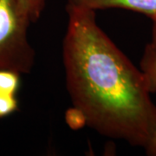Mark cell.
Returning <instances> with one entry per match:
<instances>
[{
  "label": "cell",
  "mask_w": 156,
  "mask_h": 156,
  "mask_svg": "<svg viewBox=\"0 0 156 156\" xmlns=\"http://www.w3.org/2000/svg\"><path fill=\"white\" fill-rule=\"evenodd\" d=\"M66 11L62 59L73 105L97 133L144 147L156 125V105L143 74L98 25L95 11Z\"/></svg>",
  "instance_id": "obj_1"
},
{
  "label": "cell",
  "mask_w": 156,
  "mask_h": 156,
  "mask_svg": "<svg viewBox=\"0 0 156 156\" xmlns=\"http://www.w3.org/2000/svg\"><path fill=\"white\" fill-rule=\"evenodd\" d=\"M30 23L20 15L16 0H0V69L29 74L36 53L28 39Z\"/></svg>",
  "instance_id": "obj_2"
},
{
  "label": "cell",
  "mask_w": 156,
  "mask_h": 156,
  "mask_svg": "<svg viewBox=\"0 0 156 156\" xmlns=\"http://www.w3.org/2000/svg\"><path fill=\"white\" fill-rule=\"evenodd\" d=\"M67 5L92 11L124 9L145 15L150 19L156 17V0H67Z\"/></svg>",
  "instance_id": "obj_3"
},
{
  "label": "cell",
  "mask_w": 156,
  "mask_h": 156,
  "mask_svg": "<svg viewBox=\"0 0 156 156\" xmlns=\"http://www.w3.org/2000/svg\"><path fill=\"white\" fill-rule=\"evenodd\" d=\"M146 87L150 94L156 92V48L150 43L146 45L140 61Z\"/></svg>",
  "instance_id": "obj_4"
},
{
  "label": "cell",
  "mask_w": 156,
  "mask_h": 156,
  "mask_svg": "<svg viewBox=\"0 0 156 156\" xmlns=\"http://www.w3.org/2000/svg\"><path fill=\"white\" fill-rule=\"evenodd\" d=\"M46 0H16L20 15L29 22L36 23L39 20L45 7Z\"/></svg>",
  "instance_id": "obj_5"
},
{
  "label": "cell",
  "mask_w": 156,
  "mask_h": 156,
  "mask_svg": "<svg viewBox=\"0 0 156 156\" xmlns=\"http://www.w3.org/2000/svg\"><path fill=\"white\" fill-rule=\"evenodd\" d=\"M21 74L9 69H0V93L17 95L20 88Z\"/></svg>",
  "instance_id": "obj_6"
},
{
  "label": "cell",
  "mask_w": 156,
  "mask_h": 156,
  "mask_svg": "<svg viewBox=\"0 0 156 156\" xmlns=\"http://www.w3.org/2000/svg\"><path fill=\"white\" fill-rule=\"evenodd\" d=\"M64 119L68 127L75 131L80 130L87 126V117L84 112L74 105L65 111Z\"/></svg>",
  "instance_id": "obj_7"
},
{
  "label": "cell",
  "mask_w": 156,
  "mask_h": 156,
  "mask_svg": "<svg viewBox=\"0 0 156 156\" xmlns=\"http://www.w3.org/2000/svg\"><path fill=\"white\" fill-rule=\"evenodd\" d=\"M19 109L17 95L0 93V119L5 118Z\"/></svg>",
  "instance_id": "obj_8"
},
{
  "label": "cell",
  "mask_w": 156,
  "mask_h": 156,
  "mask_svg": "<svg viewBox=\"0 0 156 156\" xmlns=\"http://www.w3.org/2000/svg\"><path fill=\"white\" fill-rule=\"evenodd\" d=\"M143 148L145 149L147 155L156 156V125Z\"/></svg>",
  "instance_id": "obj_9"
},
{
  "label": "cell",
  "mask_w": 156,
  "mask_h": 156,
  "mask_svg": "<svg viewBox=\"0 0 156 156\" xmlns=\"http://www.w3.org/2000/svg\"><path fill=\"white\" fill-rule=\"evenodd\" d=\"M151 20L153 22V25H152V37H151L150 44L156 48V17Z\"/></svg>",
  "instance_id": "obj_10"
}]
</instances>
